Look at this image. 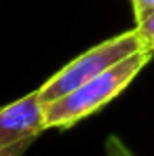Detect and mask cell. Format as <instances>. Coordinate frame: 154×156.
<instances>
[{"label":"cell","instance_id":"1","mask_svg":"<svg viewBox=\"0 0 154 156\" xmlns=\"http://www.w3.org/2000/svg\"><path fill=\"white\" fill-rule=\"evenodd\" d=\"M152 55H154L152 49H144V51L133 53L131 57L123 59L120 63H116L112 68H108L106 72L91 78L89 82L74 89L72 93L47 104L45 105V125H47V129H70L76 122L89 118L91 114L106 108L148 66Z\"/></svg>","mask_w":154,"mask_h":156},{"label":"cell","instance_id":"2","mask_svg":"<svg viewBox=\"0 0 154 156\" xmlns=\"http://www.w3.org/2000/svg\"><path fill=\"white\" fill-rule=\"evenodd\" d=\"M144 49H150V47L137 27L91 47L89 51H84L70 63H66L61 70H57L47 82H42V87L38 89L42 104L47 105L68 93H72L74 89L82 87L91 78L99 76L108 68L120 63L123 59L131 57L137 51H144Z\"/></svg>","mask_w":154,"mask_h":156},{"label":"cell","instance_id":"3","mask_svg":"<svg viewBox=\"0 0 154 156\" xmlns=\"http://www.w3.org/2000/svg\"><path fill=\"white\" fill-rule=\"evenodd\" d=\"M45 129V104L38 91L0 108V150L36 139Z\"/></svg>","mask_w":154,"mask_h":156},{"label":"cell","instance_id":"4","mask_svg":"<svg viewBox=\"0 0 154 156\" xmlns=\"http://www.w3.org/2000/svg\"><path fill=\"white\" fill-rule=\"evenodd\" d=\"M106 156H135V154L118 135H110L106 139Z\"/></svg>","mask_w":154,"mask_h":156},{"label":"cell","instance_id":"5","mask_svg":"<svg viewBox=\"0 0 154 156\" xmlns=\"http://www.w3.org/2000/svg\"><path fill=\"white\" fill-rule=\"evenodd\" d=\"M137 30H139V34L146 38V42H148V47L154 51V11L152 13H148L139 23H137Z\"/></svg>","mask_w":154,"mask_h":156},{"label":"cell","instance_id":"6","mask_svg":"<svg viewBox=\"0 0 154 156\" xmlns=\"http://www.w3.org/2000/svg\"><path fill=\"white\" fill-rule=\"evenodd\" d=\"M131 9H133L135 23H139L148 13L154 11V0H131Z\"/></svg>","mask_w":154,"mask_h":156},{"label":"cell","instance_id":"7","mask_svg":"<svg viewBox=\"0 0 154 156\" xmlns=\"http://www.w3.org/2000/svg\"><path fill=\"white\" fill-rule=\"evenodd\" d=\"M34 144V139H27V141H21V144H17V146H13V148H6V150H0V156H23L26 154V150Z\"/></svg>","mask_w":154,"mask_h":156}]
</instances>
